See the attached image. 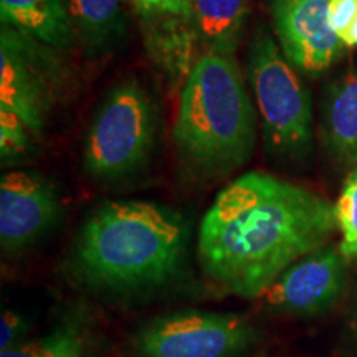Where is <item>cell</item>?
<instances>
[{
    "instance_id": "obj_22",
    "label": "cell",
    "mask_w": 357,
    "mask_h": 357,
    "mask_svg": "<svg viewBox=\"0 0 357 357\" xmlns=\"http://www.w3.org/2000/svg\"><path fill=\"white\" fill-rule=\"evenodd\" d=\"M341 40L344 42L346 47H357V15L356 19L352 20L349 29L341 35Z\"/></svg>"
},
{
    "instance_id": "obj_5",
    "label": "cell",
    "mask_w": 357,
    "mask_h": 357,
    "mask_svg": "<svg viewBox=\"0 0 357 357\" xmlns=\"http://www.w3.org/2000/svg\"><path fill=\"white\" fill-rule=\"evenodd\" d=\"M158 118L147 93L123 82L106 95L88 129L83 167L89 177L114 182L136 174L149 159Z\"/></svg>"
},
{
    "instance_id": "obj_8",
    "label": "cell",
    "mask_w": 357,
    "mask_h": 357,
    "mask_svg": "<svg viewBox=\"0 0 357 357\" xmlns=\"http://www.w3.org/2000/svg\"><path fill=\"white\" fill-rule=\"evenodd\" d=\"M61 217L55 187L30 171L6 172L0 181V247L20 255L43 238Z\"/></svg>"
},
{
    "instance_id": "obj_10",
    "label": "cell",
    "mask_w": 357,
    "mask_h": 357,
    "mask_svg": "<svg viewBox=\"0 0 357 357\" xmlns=\"http://www.w3.org/2000/svg\"><path fill=\"white\" fill-rule=\"evenodd\" d=\"M273 22L281 52L305 71L329 68L346 47L329 22V0H276Z\"/></svg>"
},
{
    "instance_id": "obj_21",
    "label": "cell",
    "mask_w": 357,
    "mask_h": 357,
    "mask_svg": "<svg viewBox=\"0 0 357 357\" xmlns=\"http://www.w3.org/2000/svg\"><path fill=\"white\" fill-rule=\"evenodd\" d=\"M192 0H167V13L176 17H189Z\"/></svg>"
},
{
    "instance_id": "obj_14",
    "label": "cell",
    "mask_w": 357,
    "mask_h": 357,
    "mask_svg": "<svg viewBox=\"0 0 357 357\" xmlns=\"http://www.w3.org/2000/svg\"><path fill=\"white\" fill-rule=\"evenodd\" d=\"M323 136L337 162L357 164V70L328 89L323 106Z\"/></svg>"
},
{
    "instance_id": "obj_3",
    "label": "cell",
    "mask_w": 357,
    "mask_h": 357,
    "mask_svg": "<svg viewBox=\"0 0 357 357\" xmlns=\"http://www.w3.org/2000/svg\"><path fill=\"white\" fill-rule=\"evenodd\" d=\"M257 109L234 56L204 53L178 100L172 139L182 164L202 178L236 171L252 158Z\"/></svg>"
},
{
    "instance_id": "obj_12",
    "label": "cell",
    "mask_w": 357,
    "mask_h": 357,
    "mask_svg": "<svg viewBox=\"0 0 357 357\" xmlns=\"http://www.w3.org/2000/svg\"><path fill=\"white\" fill-rule=\"evenodd\" d=\"M77 40L89 55L111 52L126 37V0H65Z\"/></svg>"
},
{
    "instance_id": "obj_20",
    "label": "cell",
    "mask_w": 357,
    "mask_h": 357,
    "mask_svg": "<svg viewBox=\"0 0 357 357\" xmlns=\"http://www.w3.org/2000/svg\"><path fill=\"white\" fill-rule=\"evenodd\" d=\"M137 13L144 17H154L159 13H167V0H131Z\"/></svg>"
},
{
    "instance_id": "obj_1",
    "label": "cell",
    "mask_w": 357,
    "mask_h": 357,
    "mask_svg": "<svg viewBox=\"0 0 357 357\" xmlns=\"http://www.w3.org/2000/svg\"><path fill=\"white\" fill-rule=\"evenodd\" d=\"M336 225L329 200L270 174L248 172L205 212L199 261L218 287L257 298L293 263L323 248Z\"/></svg>"
},
{
    "instance_id": "obj_17",
    "label": "cell",
    "mask_w": 357,
    "mask_h": 357,
    "mask_svg": "<svg viewBox=\"0 0 357 357\" xmlns=\"http://www.w3.org/2000/svg\"><path fill=\"white\" fill-rule=\"evenodd\" d=\"M334 212L341 231L339 250L346 261H357V169L347 174Z\"/></svg>"
},
{
    "instance_id": "obj_18",
    "label": "cell",
    "mask_w": 357,
    "mask_h": 357,
    "mask_svg": "<svg viewBox=\"0 0 357 357\" xmlns=\"http://www.w3.org/2000/svg\"><path fill=\"white\" fill-rule=\"evenodd\" d=\"M30 331V321L19 311L6 310L0 319V351L22 344Z\"/></svg>"
},
{
    "instance_id": "obj_19",
    "label": "cell",
    "mask_w": 357,
    "mask_h": 357,
    "mask_svg": "<svg viewBox=\"0 0 357 357\" xmlns=\"http://www.w3.org/2000/svg\"><path fill=\"white\" fill-rule=\"evenodd\" d=\"M357 15V0H329V22L339 37Z\"/></svg>"
},
{
    "instance_id": "obj_6",
    "label": "cell",
    "mask_w": 357,
    "mask_h": 357,
    "mask_svg": "<svg viewBox=\"0 0 357 357\" xmlns=\"http://www.w3.org/2000/svg\"><path fill=\"white\" fill-rule=\"evenodd\" d=\"M61 52L15 26L0 29V108L20 116L35 136L66 91L68 66Z\"/></svg>"
},
{
    "instance_id": "obj_16",
    "label": "cell",
    "mask_w": 357,
    "mask_h": 357,
    "mask_svg": "<svg viewBox=\"0 0 357 357\" xmlns=\"http://www.w3.org/2000/svg\"><path fill=\"white\" fill-rule=\"evenodd\" d=\"M33 137L24 119L13 111L0 108V158L2 166H15L33 153Z\"/></svg>"
},
{
    "instance_id": "obj_2",
    "label": "cell",
    "mask_w": 357,
    "mask_h": 357,
    "mask_svg": "<svg viewBox=\"0 0 357 357\" xmlns=\"http://www.w3.org/2000/svg\"><path fill=\"white\" fill-rule=\"evenodd\" d=\"M189 222L176 208L142 200L100 205L70 252L71 276L108 296H139L166 287L184 266Z\"/></svg>"
},
{
    "instance_id": "obj_13",
    "label": "cell",
    "mask_w": 357,
    "mask_h": 357,
    "mask_svg": "<svg viewBox=\"0 0 357 357\" xmlns=\"http://www.w3.org/2000/svg\"><path fill=\"white\" fill-rule=\"evenodd\" d=\"M0 19L60 50L77 42L65 0H0Z\"/></svg>"
},
{
    "instance_id": "obj_9",
    "label": "cell",
    "mask_w": 357,
    "mask_h": 357,
    "mask_svg": "<svg viewBox=\"0 0 357 357\" xmlns=\"http://www.w3.org/2000/svg\"><path fill=\"white\" fill-rule=\"evenodd\" d=\"M346 287V258L341 250L323 247L281 273L261 296L271 310L312 316L329 310Z\"/></svg>"
},
{
    "instance_id": "obj_4",
    "label": "cell",
    "mask_w": 357,
    "mask_h": 357,
    "mask_svg": "<svg viewBox=\"0 0 357 357\" xmlns=\"http://www.w3.org/2000/svg\"><path fill=\"white\" fill-rule=\"evenodd\" d=\"M247 70L268 155L281 162L306 159L312 144L310 93L263 26L250 43Z\"/></svg>"
},
{
    "instance_id": "obj_7",
    "label": "cell",
    "mask_w": 357,
    "mask_h": 357,
    "mask_svg": "<svg viewBox=\"0 0 357 357\" xmlns=\"http://www.w3.org/2000/svg\"><path fill=\"white\" fill-rule=\"evenodd\" d=\"M257 336L255 326L242 314L187 310L142 324L132 349L139 357H235Z\"/></svg>"
},
{
    "instance_id": "obj_23",
    "label": "cell",
    "mask_w": 357,
    "mask_h": 357,
    "mask_svg": "<svg viewBox=\"0 0 357 357\" xmlns=\"http://www.w3.org/2000/svg\"><path fill=\"white\" fill-rule=\"evenodd\" d=\"M356 329H357V316H356Z\"/></svg>"
},
{
    "instance_id": "obj_24",
    "label": "cell",
    "mask_w": 357,
    "mask_h": 357,
    "mask_svg": "<svg viewBox=\"0 0 357 357\" xmlns=\"http://www.w3.org/2000/svg\"><path fill=\"white\" fill-rule=\"evenodd\" d=\"M270 2H271V3H273V2H276V0H270Z\"/></svg>"
},
{
    "instance_id": "obj_11",
    "label": "cell",
    "mask_w": 357,
    "mask_h": 357,
    "mask_svg": "<svg viewBox=\"0 0 357 357\" xmlns=\"http://www.w3.org/2000/svg\"><path fill=\"white\" fill-rule=\"evenodd\" d=\"M248 15V0H192L187 20L205 53L234 56Z\"/></svg>"
},
{
    "instance_id": "obj_15",
    "label": "cell",
    "mask_w": 357,
    "mask_h": 357,
    "mask_svg": "<svg viewBox=\"0 0 357 357\" xmlns=\"http://www.w3.org/2000/svg\"><path fill=\"white\" fill-rule=\"evenodd\" d=\"M88 347L86 329L75 321H66L43 336L2 351L0 357H84Z\"/></svg>"
}]
</instances>
